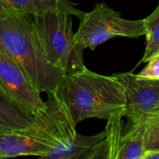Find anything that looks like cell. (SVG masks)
I'll return each instance as SVG.
<instances>
[{"mask_svg": "<svg viewBox=\"0 0 159 159\" xmlns=\"http://www.w3.org/2000/svg\"><path fill=\"white\" fill-rule=\"evenodd\" d=\"M0 51L22 67L40 93L58 89L64 76L48 61L34 15L0 11Z\"/></svg>", "mask_w": 159, "mask_h": 159, "instance_id": "6da1fadb", "label": "cell"}, {"mask_svg": "<svg viewBox=\"0 0 159 159\" xmlns=\"http://www.w3.org/2000/svg\"><path fill=\"white\" fill-rule=\"evenodd\" d=\"M58 91L75 125L88 118L109 120L122 115L126 100L120 83L114 75H102L84 69L65 75Z\"/></svg>", "mask_w": 159, "mask_h": 159, "instance_id": "7a4b0ae2", "label": "cell"}, {"mask_svg": "<svg viewBox=\"0 0 159 159\" xmlns=\"http://www.w3.org/2000/svg\"><path fill=\"white\" fill-rule=\"evenodd\" d=\"M46 93L47 109L36 117H40L44 122L52 146L42 158L109 159L107 130L104 129L94 136L79 134L58 89Z\"/></svg>", "mask_w": 159, "mask_h": 159, "instance_id": "3957f363", "label": "cell"}, {"mask_svg": "<svg viewBox=\"0 0 159 159\" xmlns=\"http://www.w3.org/2000/svg\"><path fill=\"white\" fill-rule=\"evenodd\" d=\"M72 14L49 10L34 15L35 26L48 61L65 75L84 69L85 48L79 45L73 32Z\"/></svg>", "mask_w": 159, "mask_h": 159, "instance_id": "277c9868", "label": "cell"}, {"mask_svg": "<svg viewBox=\"0 0 159 159\" xmlns=\"http://www.w3.org/2000/svg\"><path fill=\"white\" fill-rule=\"evenodd\" d=\"M142 35H145L143 19H125L104 3H97L91 11L85 13L75 33V41L92 50L116 36L137 38Z\"/></svg>", "mask_w": 159, "mask_h": 159, "instance_id": "5b68a950", "label": "cell"}, {"mask_svg": "<svg viewBox=\"0 0 159 159\" xmlns=\"http://www.w3.org/2000/svg\"><path fill=\"white\" fill-rule=\"evenodd\" d=\"M0 89L14 102L34 116L42 115L46 102L34 86L22 67L13 59L0 51Z\"/></svg>", "mask_w": 159, "mask_h": 159, "instance_id": "8992f818", "label": "cell"}, {"mask_svg": "<svg viewBox=\"0 0 159 159\" xmlns=\"http://www.w3.org/2000/svg\"><path fill=\"white\" fill-rule=\"evenodd\" d=\"M120 83L126 100L123 116L131 123L159 112V80L141 79L133 73L113 75Z\"/></svg>", "mask_w": 159, "mask_h": 159, "instance_id": "52a82bcc", "label": "cell"}, {"mask_svg": "<svg viewBox=\"0 0 159 159\" xmlns=\"http://www.w3.org/2000/svg\"><path fill=\"white\" fill-rule=\"evenodd\" d=\"M37 127L26 130H0V159L34 156L42 158L52 146L50 135L41 118Z\"/></svg>", "mask_w": 159, "mask_h": 159, "instance_id": "ba28073f", "label": "cell"}, {"mask_svg": "<svg viewBox=\"0 0 159 159\" xmlns=\"http://www.w3.org/2000/svg\"><path fill=\"white\" fill-rule=\"evenodd\" d=\"M49 10L65 11L79 20L85 14L74 3L67 0H0V11H18L38 15Z\"/></svg>", "mask_w": 159, "mask_h": 159, "instance_id": "9c48e42d", "label": "cell"}, {"mask_svg": "<svg viewBox=\"0 0 159 159\" xmlns=\"http://www.w3.org/2000/svg\"><path fill=\"white\" fill-rule=\"evenodd\" d=\"M36 127L35 116L18 105L0 89V130H26Z\"/></svg>", "mask_w": 159, "mask_h": 159, "instance_id": "30bf717a", "label": "cell"}, {"mask_svg": "<svg viewBox=\"0 0 159 159\" xmlns=\"http://www.w3.org/2000/svg\"><path fill=\"white\" fill-rule=\"evenodd\" d=\"M144 120L131 123L126 134L121 135L116 159H143Z\"/></svg>", "mask_w": 159, "mask_h": 159, "instance_id": "8fae6325", "label": "cell"}, {"mask_svg": "<svg viewBox=\"0 0 159 159\" xmlns=\"http://www.w3.org/2000/svg\"><path fill=\"white\" fill-rule=\"evenodd\" d=\"M143 25L146 46L140 63H145L153 56L159 53V1L155 10L143 19Z\"/></svg>", "mask_w": 159, "mask_h": 159, "instance_id": "7c38bea8", "label": "cell"}, {"mask_svg": "<svg viewBox=\"0 0 159 159\" xmlns=\"http://www.w3.org/2000/svg\"><path fill=\"white\" fill-rule=\"evenodd\" d=\"M144 120V154L159 151V112ZM144 157V156H143Z\"/></svg>", "mask_w": 159, "mask_h": 159, "instance_id": "4fadbf2b", "label": "cell"}, {"mask_svg": "<svg viewBox=\"0 0 159 159\" xmlns=\"http://www.w3.org/2000/svg\"><path fill=\"white\" fill-rule=\"evenodd\" d=\"M146 66L137 75L141 79L159 80V53L146 61Z\"/></svg>", "mask_w": 159, "mask_h": 159, "instance_id": "5bb4252c", "label": "cell"}, {"mask_svg": "<svg viewBox=\"0 0 159 159\" xmlns=\"http://www.w3.org/2000/svg\"><path fill=\"white\" fill-rule=\"evenodd\" d=\"M143 159H159V151L144 154Z\"/></svg>", "mask_w": 159, "mask_h": 159, "instance_id": "9a60e30c", "label": "cell"}]
</instances>
